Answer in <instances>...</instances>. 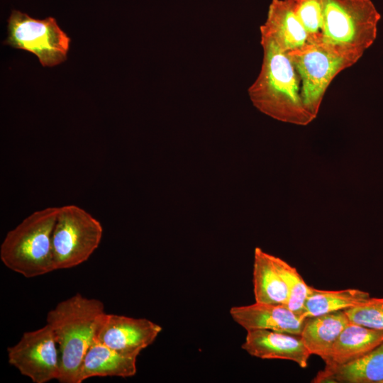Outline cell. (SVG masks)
I'll return each mask as SVG.
<instances>
[{
    "mask_svg": "<svg viewBox=\"0 0 383 383\" xmlns=\"http://www.w3.org/2000/svg\"><path fill=\"white\" fill-rule=\"evenodd\" d=\"M263 50L258 76L248 93L253 106L277 121L306 126L315 118L306 110L299 76L287 55L272 40L260 38Z\"/></svg>",
    "mask_w": 383,
    "mask_h": 383,
    "instance_id": "1",
    "label": "cell"
},
{
    "mask_svg": "<svg viewBox=\"0 0 383 383\" xmlns=\"http://www.w3.org/2000/svg\"><path fill=\"white\" fill-rule=\"evenodd\" d=\"M104 313L101 301L87 298L79 293L61 301L48 312L46 322L55 336L60 352L59 382L77 383L97 320Z\"/></svg>",
    "mask_w": 383,
    "mask_h": 383,
    "instance_id": "2",
    "label": "cell"
},
{
    "mask_svg": "<svg viewBox=\"0 0 383 383\" xmlns=\"http://www.w3.org/2000/svg\"><path fill=\"white\" fill-rule=\"evenodd\" d=\"M57 212L54 206L35 211L7 232L0 246V259L7 268L26 278L55 270L52 232Z\"/></svg>",
    "mask_w": 383,
    "mask_h": 383,
    "instance_id": "3",
    "label": "cell"
},
{
    "mask_svg": "<svg viewBox=\"0 0 383 383\" xmlns=\"http://www.w3.org/2000/svg\"><path fill=\"white\" fill-rule=\"evenodd\" d=\"M321 42L358 61L374 42L381 15L371 0H321Z\"/></svg>",
    "mask_w": 383,
    "mask_h": 383,
    "instance_id": "4",
    "label": "cell"
},
{
    "mask_svg": "<svg viewBox=\"0 0 383 383\" xmlns=\"http://www.w3.org/2000/svg\"><path fill=\"white\" fill-rule=\"evenodd\" d=\"M102 235L101 222L82 207H58L52 232L55 270L70 269L86 262L99 246Z\"/></svg>",
    "mask_w": 383,
    "mask_h": 383,
    "instance_id": "5",
    "label": "cell"
},
{
    "mask_svg": "<svg viewBox=\"0 0 383 383\" xmlns=\"http://www.w3.org/2000/svg\"><path fill=\"white\" fill-rule=\"evenodd\" d=\"M300 80L306 110L316 118L324 94L335 77L357 61L323 43H308L287 52Z\"/></svg>",
    "mask_w": 383,
    "mask_h": 383,
    "instance_id": "6",
    "label": "cell"
},
{
    "mask_svg": "<svg viewBox=\"0 0 383 383\" xmlns=\"http://www.w3.org/2000/svg\"><path fill=\"white\" fill-rule=\"evenodd\" d=\"M70 40L55 18L35 19L13 10L4 43L35 54L43 67H53L66 60Z\"/></svg>",
    "mask_w": 383,
    "mask_h": 383,
    "instance_id": "7",
    "label": "cell"
},
{
    "mask_svg": "<svg viewBox=\"0 0 383 383\" xmlns=\"http://www.w3.org/2000/svg\"><path fill=\"white\" fill-rule=\"evenodd\" d=\"M9 363L34 383L57 380L60 357L55 336L48 324L25 332L15 345L7 348Z\"/></svg>",
    "mask_w": 383,
    "mask_h": 383,
    "instance_id": "8",
    "label": "cell"
},
{
    "mask_svg": "<svg viewBox=\"0 0 383 383\" xmlns=\"http://www.w3.org/2000/svg\"><path fill=\"white\" fill-rule=\"evenodd\" d=\"M162 330L160 326L145 318L105 312L97 320L94 339L121 353L138 357Z\"/></svg>",
    "mask_w": 383,
    "mask_h": 383,
    "instance_id": "9",
    "label": "cell"
},
{
    "mask_svg": "<svg viewBox=\"0 0 383 383\" xmlns=\"http://www.w3.org/2000/svg\"><path fill=\"white\" fill-rule=\"evenodd\" d=\"M242 348L251 356L290 360L301 368L307 367L311 355L300 335L264 329L247 331Z\"/></svg>",
    "mask_w": 383,
    "mask_h": 383,
    "instance_id": "10",
    "label": "cell"
},
{
    "mask_svg": "<svg viewBox=\"0 0 383 383\" xmlns=\"http://www.w3.org/2000/svg\"><path fill=\"white\" fill-rule=\"evenodd\" d=\"M260 31V38L272 40L285 52L309 43L307 32L296 13L295 0H272Z\"/></svg>",
    "mask_w": 383,
    "mask_h": 383,
    "instance_id": "11",
    "label": "cell"
},
{
    "mask_svg": "<svg viewBox=\"0 0 383 383\" xmlns=\"http://www.w3.org/2000/svg\"><path fill=\"white\" fill-rule=\"evenodd\" d=\"M230 314L246 331L264 329L300 335L304 322V319L283 304L255 302L233 306Z\"/></svg>",
    "mask_w": 383,
    "mask_h": 383,
    "instance_id": "12",
    "label": "cell"
},
{
    "mask_svg": "<svg viewBox=\"0 0 383 383\" xmlns=\"http://www.w3.org/2000/svg\"><path fill=\"white\" fill-rule=\"evenodd\" d=\"M137 357L121 353L93 338L79 373L77 383L91 377H133L137 371Z\"/></svg>",
    "mask_w": 383,
    "mask_h": 383,
    "instance_id": "13",
    "label": "cell"
},
{
    "mask_svg": "<svg viewBox=\"0 0 383 383\" xmlns=\"http://www.w3.org/2000/svg\"><path fill=\"white\" fill-rule=\"evenodd\" d=\"M312 382L383 383V343L349 362L324 367Z\"/></svg>",
    "mask_w": 383,
    "mask_h": 383,
    "instance_id": "14",
    "label": "cell"
},
{
    "mask_svg": "<svg viewBox=\"0 0 383 383\" xmlns=\"http://www.w3.org/2000/svg\"><path fill=\"white\" fill-rule=\"evenodd\" d=\"M383 343V330H376L352 322L343 329L333 345L326 367L340 365L357 359Z\"/></svg>",
    "mask_w": 383,
    "mask_h": 383,
    "instance_id": "15",
    "label": "cell"
},
{
    "mask_svg": "<svg viewBox=\"0 0 383 383\" xmlns=\"http://www.w3.org/2000/svg\"><path fill=\"white\" fill-rule=\"evenodd\" d=\"M350 322L345 311L307 317L300 335L311 355H318L324 361Z\"/></svg>",
    "mask_w": 383,
    "mask_h": 383,
    "instance_id": "16",
    "label": "cell"
},
{
    "mask_svg": "<svg viewBox=\"0 0 383 383\" xmlns=\"http://www.w3.org/2000/svg\"><path fill=\"white\" fill-rule=\"evenodd\" d=\"M255 302L287 304L289 291L274 261L273 255L256 248L252 271Z\"/></svg>",
    "mask_w": 383,
    "mask_h": 383,
    "instance_id": "17",
    "label": "cell"
},
{
    "mask_svg": "<svg viewBox=\"0 0 383 383\" xmlns=\"http://www.w3.org/2000/svg\"><path fill=\"white\" fill-rule=\"evenodd\" d=\"M369 297L368 292L357 289L323 290L311 287L304 304L303 318L345 311Z\"/></svg>",
    "mask_w": 383,
    "mask_h": 383,
    "instance_id": "18",
    "label": "cell"
},
{
    "mask_svg": "<svg viewBox=\"0 0 383 383\" xmlns=\"http://www.w3.org/2000/svg\"><path fill=\"white\" fill-rule=\"evenodd\" d=\"M273 261L288 288L289 298L287 306L304 319L303 318L304 304L310 292L311 286L305 282L294 267L274 255Z\"/></svg>",
    "mask_w": 383,
    "mask_h": 383,
    "instance_id": "19",
    "label": "cell"
},
{
    "mask_svg": "<svg viewBox=\"0 0 383 383\" xmlns=\"http://www.w3.org/2000/svg\"><path fill=\"white\" fill-rule=\"evenodd\" d=\"M350 321L376 330H383V297L371 298L345 310Z\"/></svg>",
    "mask_w": 383,
    "mask_h": 383,
    "instance_id": "20",
    "label": "cell"
},
{
    "mask_svg": "<svg viewBox=\"0 0 383 383\" xmlns=\"http://www.w3.org/2000/svg\"><path fill=\"white\" fill-rule=\"evenodd\" d=\"M296 15L309 35V43L321 42V0H295Z\"/></svg>",
    "mask_w": 383,
    "mask_h": 383,
    "instance_id": "21",
    "label": "cell"
}]
</instances>
